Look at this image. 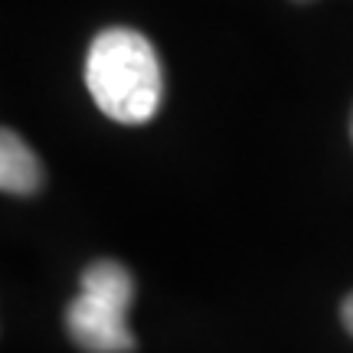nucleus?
Listing matches in <instances>:
<instances>
[{
  "label": "nucleus",
  "mask_w": 353,
  "mask_h": 353,
  "mask_svg": "<svg viewBox=\"0 0 353 353\" xmlns=\"http://www.w3.org/2000/svg\"><path fill=\"white\" fill-rule=\"evenodd\" d=\"M85 85L101 114L118 125L151 121L164 99V72L151 39L131 26H108L92 39Z\"/></svg>",
  "instance_id": "f257e3e1"
},
{
  "label": "nucleus",
  "mask_w": 353,
  "mask_h": 353,
  "mask_svg": "<svg viewBox=\"0 0 353 353\" xmlns=\"http://www.w3.org/2000/svg\"><path fill=\"white\" fill-rule=\"evenodd\" d=\"M134 281L121 262L99 259L82 272V288L65 307V330L85 353H131L134 334L128 327V307Z\"/></svg>",
  "instance_id": "f03ea898"
},
{
  "label": "nucleus",
  "mask_w": 353,
  "mask_h": 353,
  "mask_svg": "<svg viewBox=\"0 0 353 353\" xmlns=\"http://www.w3.org/2000/svg\"><path fill=\"white\" fill-rule=\"evenodd\" d=\"M0 187H3V193H13V196H30L43 187L39 157L10 128H3V134H0Z\"/></svg>",
  "instance_id": "7ed1b4c3"
},
{
  "label": "nucleus",
  "mask_w": 353,
  "mask_h": 353,
  "mask_svg": "<svg viewBox=\"0 0 353 353\" xmlns=\"http://www.w3.org/2000/svg\"><path fill=\"white\" fill-rule=\"evenodd\" d=\"M343 327L353 334V294H347V301H343Z\"/></svg>",
  "instance_id": "20e7f679"
},
{
  "label": "nucleus",
  "mask_w": 353,
  "mask_h": 353,
  "mask_svg": "<svg viewBox=\"0 0 353 353\" xmlns=\"http://www.w3.org/2000/svg\"><path fill=\"white\" fill-rule=\"evenodd\" d=\"M350 131H353V128H350Z\"/></svg>",
  "instance_id": "39448f33"
}]
</instances>
